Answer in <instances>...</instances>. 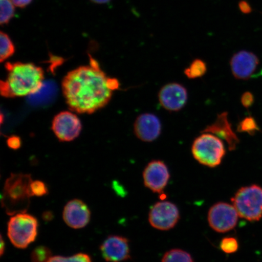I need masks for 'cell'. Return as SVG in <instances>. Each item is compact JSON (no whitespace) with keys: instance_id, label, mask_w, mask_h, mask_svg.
Returning <instances> with one entry per match:
<instances>
[{"instance_id":"cell-1","label":"cell","mask_w":262,"mask_h":262,"mask_svg":"<svg viewBox=\"0 0 262 262\" xmlns=\"http://www.w3.org/2000/svg\"><path fill=\"white\" fill-rule=\"evenodd\" d=\"M90 57V64L69 72L61 83L69 107L78 114H93L106 106L120 88L119 81L108 77Z\"/></svg>"},{"instance_id":"cell-2","label":"cell","mask_w":262,"mask_h":262,"mask_svg":"<svg viewBox=\"0 0 262 262\" xmlns=\"http://www.w3.org/2000/svg\"><path fill=\"white\" fill-rule=\"evenodd\" d=\"M7 77L0 83V91L6 98L24 97L37 93L43 85L42 69L34 63H6Z\"/></svg>"},{"instance_id":"cell-3","label":"cell","mask_w":262,"mask_h":262,"mask_svg":"<svg viewBox=\"0 0 262 262\" xmlns=\"http://www.w3.org/2000/svg\"><path fill=\"white\" fill-rule=\"evenodd\" d=\"M31 176L12 173L6 180L2 195V204L6 214L13 215L28 211L30 205Z\"/></svg>"},{"instance_id":"cell-4","label":"cell","mask_w":262,"mask_h":262,"mask_svg":"<svg viewBox=\"0 0 262 262\" xmlns=\"http://www.w3.org/2000/svg\"><path fill=\"white\" fill-rule=\"evenodd\" d=\"M222 140L214 134L203 133L193 142L191 151L194 158L201 165L215 168L220 165L226 154Z\"/></svg>"},{"instance_id":"cell-5","label":"cell","mask_w":262,"mask_h":262,"mask_svg":"<svg viewBox=\"0 0 262 262\" xmlns=\"http://www.w3.org/2000/svg\"><path fill=\"white\" fill-rule=\"evenodd\" d=\"M239 217L248 221L262 218V188L257 185L244 186L238 190L231 199Z\"/></svg>"},{"instance_id":"cell-6","label":"cell","mask_w":262,"mask_h":262,"mask_svg":"<svg viewBox=\"0 0 262 262\" xmlns=\"http://www.w3.org/2000/svg\"><path fill=\"white\" fill-rule=\"evenodd\" d=\"M38 228L37 218L25 212L19 213L8 222V237L14 247L25 249L36 240Z\"/></svg>"},{"instance_id":"cell-7","label":"cell","mask_w":262,"mask_h":262,"mask_svg":"<svg viewBox=\"0 0 262 262\" xmlns=\"http://www.w3.org/2000/svg\"><path fill=\"white\" fill-rule=\"evenodd\" d=\"M239 215L233 205L219 202L211 206L208 220L210 227L216 232L224 233L237 225Z\"/></svg>"},{"instance_id":"cell-8","label":"cell","mask_w":262,"mask_h":262,"mask_svg":"<svg viewBox=\"0 0 262 262\" xmlns=\"http://www.w3.org/2000/svg\"><path fill=\"white\" fill-rule=\"evenodd\" d=\"M179 219L178 208L170 202L156 203L149 213L150 225L153 228L161 231L169 230L174 227Z\"/></svg>"},{"instance_id":"cell-9","label":"cell","mask_w":262,"mask_h":262,"mask_svg":"<svg viewBox=\"0 0 262 262\" xmlns=\"http://www.w3.org/2000/svg\"><path fill=\"white\" fill-rule=\"evenodd\" d=\"M82 125L75 114L69 111H62L54 118L52 129L55 136L61 142H71L79 136Z\"/></svg>"},{"instance_id":"cell-10","label":"cell","mask_w":262,"mask_h":262,"mask_svg":"<svg viewBox=\"0 0 262 262\" xmlns=\"http://www.w3.org/2000/svg\"><path fill=\"white\" fill-rule=\"evenodd\" d=\"M188 98L187 90L178 83L165 84L158 94L160 105L169 112H178L181 110L187 103Z\"/></svg>"},{"instance_id":"cell-11","label":"cell","mask_w":262,"mask_h":262,"mask_svg":"<svg viewBox=\"0 0 262 262\" xmlns=\"http://www.w3.org/2000/svg\"><path fill=\"white\" fill-rule=\"evenodd\" d=\"M144 185L154 192L162 194L170 178L168 167L161 160H153L143 173Z\"/></svg>"},{"instance_id":"cell-12","label":"cell","mask_w":262,"mask_h":262,"mask_svg":"<svg viewBox=\"0 0 262 262\" xmlns=\"http://www.w3.org/2000/svg\"><path fill=\"white\" fill-rule=\"evenodd\" d=\"M100 250L107 262H122L130 258L129 241L120 235H110L101 245Z\"/></svg>"},{"instance_id":"cell-13","label":"cell","mask_w":262,"mask_h":262,"mask_svg":"<svg viewBox=\"0 0 262 262\" xmlns=\"http://www.w3.org/2000/svg\"><path fill=\"white\" fill-rule=\"evenodd\" d=\"M162 123L159 117L151 113L140 115L134 124V132L140 140L152 142L159 138L162 133Z\"/></svg>"},{"instance_id":"cell-14","label":"cell","mask_w":262,"mask_h":262,"mask_svg":"<svg viewBox=\"0 0 262 262\" xmlns=\"http://www.w3.org/2000/svg\"><path fill=\"white\" fill-rule=\"evenodd\" d=\"M259 60L254 54L241 51L235 54L230 60L232 75L238 80H247L256 71Z\"/></svg>"},{"instance_id":"cell-15","label":"cell","mask_w":262,"mask_h":262,"mask_svg":"<svg viewBox=\"0 0 262 262\" xmlns=\"http://www.w3.org/2000/svg\"><path fill=\"white\" fill-rule=\"evenodd\" d=\"M91 213L88 205L80 199H74L64 206L63 220L69 227L74 229L83 228L89 224Z\"/></svg>"},{"instance_id":"cell-16","label":"cell","mask_w":262,"mask_h":262,"mask_svg":"<svg viewBox=\"0 0 262 262\" xmlns=\"http://www.w3.org/2000/svg\"><path fill=\"white\" fill-rule=\"evenodd\" d=\"M202 133L214 134L228 144L230 151L236 149L240 140L232 128L231 124L228 120V113L224 112L217 115L215 122L208 126Z\"/></svg>"},{"instance_id":"cell-17","label":"cell","mask_w":262,"mask_h":262,"mask_svg":"<svg viewBox=\"0 0 262 262\" xmlns=\"http://www.w3.org/2000/svg\"><path fill=\"white\" fill-rule=\"evenodd\" d=\"M0 42H1L0 44V48H1L0 61H1V63H3L14 54L15 47L9 36L3 31L0 33Z\"/></svg>"},{"instance_id":"cell-18","label":"cell","mask_w":262,"mask_h":262,"mask_svg":"<svg viewBox=\"0 0 262 262\" xmlns=\"http://www.w3.org/2000/svg\"><path fill=\"white\" fill-rule=\"evenodd\" d=\"M207 72V65L201 59H195L185 69L184 74L189 79L201 78Z\"/></svg>"},{"instance_id":"cell-19","label":"cell","mask_w":262,"mask_h":262,"mask_svg":"<svg viewBox=\"0 0 262 262\" xmlns=\"http://www.w3.org/2000/svg\"><path fill=\"white\" fill-rule=\"evenodd\" d=\"M162 262H194L191 255L187 252L173 249L164 254Z\"/></svg>"},{"instance_id":"cell-20","label":"cell","mask_w":262,"mask_h":262,"mask_svg":"<svg viewBox=\"0 0 262 262\" xmlns=\"http://www.w3.org/2000/svg\"><path fill=\"white\" fill-rule=\"evenodd\" d=\"M0 3H1L0 24L2 26L8 25L15 15V6L12 0H0Z\"/></svg>"},{"instance_id":"cell-21","label":"cell","mask_w":262,"mask_h":262,"mask_svg":"<svg viewBox=\"0 0 262 262\" xmlns=\"http://www.w3.org/2000/svg\"><path fill=\"white\" fill-rule=\"evenodd\" d=\"M51 256L50 248L45 246H39L32 251L31 258L32 262H48Z\"/></svg>"},{"instance_id":"cell-22","label":"cell","mask_w":262,"mask_h":262,"mask_svg":"<svg viewBox=\"0 0 262 262\" xmlns=\"http://www.w3.org/2000/svg\"><path fill=\"white\" fill-rule=\"evenodd\" d=\"M259 130L256 121L252 117L245 118L237 126L238 132L247 133L251 136L254 135L255 133Z\"/></svg>"},{"instance_id":"cell-23","label":"cell","mask_w":262,"mask_h":262,"mask_svg":"<svg viewBox=\"0 0 262 262\" xmlns=\"http://www.w3.org/2000/svg\"><path fill=\"white\" fill-rule=\"evenodd\" d=\"M48 262H92V260L89 255L78 253L71 257H63L60 255L52 257Z\"/></svg>"},{"instance_id":"cell-24","label":"cell","mask_w":262,"mask_h":262,"mask_svg":"<svg viewBox=\"0 0 262 262\" xmlns=\"http://www.w3.org/2000/svg\"><path fill=\"white\" fill-rule=\"evenodd\" d=\"M220 247L225 253L232 254L238 250V242L234 237H227L222 239Z\"/></svg>"},{"instance_id":"cell-25","label":"cell","mask_w":262,"mask_h":262,"mask_svg":"<svg viewBox=\"0 0 262 262\" xmlns=\"http://www.w3.org/2000/svg\"><path fill=\"white\" fill-rule=\"evenodd\" d=\"M30 191L32 196H42L48 194L49 189L45 183L35 180L31 183Z\"/></svg>"},{"instance_id":"cell-26","label":"cell","mask_w":262,"mask_h":262,"mask_svg":"<svg viewBox=\"0 0 262 262\" xmlns=\"http://www.w3.org/2000/svg\"><path fill=\"white\" fill-rule=\"evenodd\" d=\"M254 102L253 94L250 92H246L241 97V103L246 108L250 107Z\"/></svg>"},{"instance_id":"cell-27","label":"cell","mask_w":262,"mask_h":262,"mask_svg":"<svg viewBox=\"0 0 262 262\" xmlns=\"http://www.w3.org/2000/svg\"><path fill=\"white\" fill-rule=\"evenodd\" d=\"M15 7L24 9L31 4L33 0H12Z\"/></svg>"},{"instance_id":"cell-28","label":"cell","mask_w":262,"mask_h":262,"mask_svg":"<svg viewBox=\"0 0 262 262\" xmlns=\"http://www.w3.org/2000/svg\"><path fill=\"white\" fill-rule=\"evenodd\" d=\"M8 145L12 149H18L20 146V142H19L18 139L17 140H12V139H10L8 141Z\"/></svg>"},{"instance_id":"cell-29","label":"cell","mask_w":262,"mask_h":262,"mask_svg":"<svg viewBox=\"0 0 262 262\" xmlns=\"http://www.w3.org/2000/svg\"><path fill=\"white\" fill-rule=\"evenodd\" d=\"M240 8L242 12L246 13H248L251 10L250 6L248 5L247 3L244 2L240 4Z\"/></svg>"},{"instance_id":"cell-30","label":"cell","mask_w":262,"mask_h":262,"mask_svg":"<svg viewBox=\"0 0 262 262\" xmlns=\"http://www.w3.org/2000/svg\"><path fill=\"white\" fill-rule=\"evenodd\" d=\"M91 1L94 3H96V4L103 5L110 3L111 0H91Z\"/></svg>"},{"instance_id":"cell-31","label":"cell","mask_w":262,"mask_h":262,"mask_svg":"<svg viewBox=\"0 0 262 262\" xmlns=\"http://www.w3.org/2000/svg\"><path fill=\"white\" fill-rule=\"evenodd\" d=\"M5 251V243L4 241H3V238L2 235L1 236V250H0V254H1V256L4 254Z\"/></svg>"}]
</instances>
